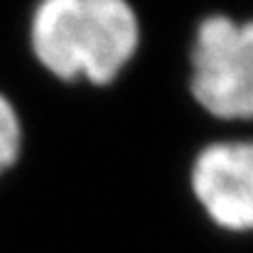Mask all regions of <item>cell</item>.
Segmentation results:
<instances>
[{
	"mask_svg": "<svg viewBox=\"0 0 253 253\" xmlns=\"http://www.w3.org/2000/svg\"><path fill=\"white\" fill-rule=\"evenodd\" d=\"M143 40L130 0H37L27 42L37 64L64 84L111 86Z\"/></svg>",
	"mask_w": 253,
	"mask_h": 253,
	"instance_id": "1",
	"label": "cell"
},
{
	"mask_svg": "<svg viewBox=\"0 0 253 253\" xmlns=\"http://www.w3.org/2000/svg\"><path fill=\"white\" fill-rule=\"evenodd\" d=\"M189 189L216 229L249 234L253 226V145L249 140L204 145L189 168Z\"/></svg>",
	"mask_w": 253,
	"mask_h": 253,
	"instance_id": "3",
	"label": "cell"
},
{
	"mask_svg": "<svg viewBox=\"0 0 253 253\" xmlns=\"http://www.w3.org/2000/svg\"><path fill=\"white\" fill-rule=\"evenodd\" d=\"M25 145V128L17 106L0 91V177L17 165Z\"/></svg>",
	"mask_w": 253,
	"mask_h": 253,
	"instance_id": "4",
	"label": "cell"
},
{
	"mask_svg": "<svg viewBox=\"0 0 253 253\" xmlns=\"http://www.w3.org/2000/svg\"><path fill=\"white\" fill-rule=\"evenodd\" d=\"M189 93L216 121L253 116V27L224 12L207 15L189 49Z\"/></svg>",
	"mask_w": 253,
	"mask_h": 253,
	"instance_id": "2",
	"label": "cell"
}]
</instances>
